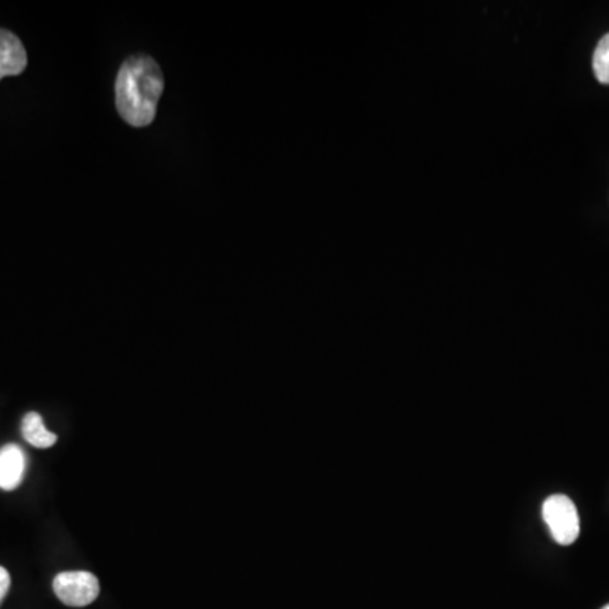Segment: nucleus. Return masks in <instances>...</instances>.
<instances>
[{
  "label": "nucleus",
  "mask_w": 609,
  "mask_h": 609,
  "mask_svg": "<svg viewBox=\"0 0 609 609\" xmlns=\"http://www.w3.org/2000/svg\"><path fill=\"white\" fill-rule=\"evenodd\" d=\"M165 80L160 66L148 56L124 61L116 80V104L122 119L134 127L154 121Z\"/></svg>",
  "instance_id": "nucleus-1"
},
{
  "label": "nucleus",
  "mask_w": 609,
  "mask_h": 609,
  "mask_svg": "<svg viewBox=\"0 0 609 609\" xmlns=\"http://www.w3.org/2000/svg\"><path fill=\"white\" fill-rule=\"evenodd\" d=\"M544 520L555 542L560 545H571L576 542L581 532V523L577 508L571 498L564 494H554L544 503Z\"/></svg>",
  "instance_id": "nucleus-2"
},
{
  "label": "nucleus",
  "mask_w": 609,
  "mask_h": 609,
  "mask_svg": "<svg viewBox=\"0 0 609 609\" xmlns=\"http://www.w3.org/2000/svg\"><path fill=\"white\" fill-rule=\"evenodd\" d=\"M53 591L66 606L83 608L99 598V579L92 572H61L53 581Z\"/></svg>",
  "instance_id": "nucleus-3"
},
{
  "label": "nucleus",
  "mask_w": 609,
  "mask_h": 609,
  "mask_svg": "<svg viewBox=\"0 0 609 609\" xmlns=\"http://www.w3.org/2000/svg\"><path fill=\"white\" fill-rule=\"evenodd\" d=\"M28 66V55L21 39L6 29H0V80L21 75Z\"/></svg>",
  "instance_id": "nucleus-4"
},
{
  "label": "nucleus",
  "mask_w": 609,
  "mask_h": 609,
  "mask_svg": "<svg viewBox=\"0 0 609 609\" xmlns=\"http://www.w3.org/2000/svg\"><path fill=\"white\" fill-rule=\"evenodd\" d=\"M26 456L16 444L4 445L0 449V489L12 491L24 479Z\"/></svg>",
  "instance_id": "nucleus-5"
},
{
  "label": "nucleus",
  "mask_w": 609,
  "mask_h": 609,
  "mask_svg": "<svg viewBox=\"0 0 609 609\" xmlns=\"http://www.w3.org/2000/svg\"><path fill=\"white\" fill-rule=\"evenodd\" d=\"M21 430L22 437L26 439V442H29L33 447H38V449H50L58 440L56 434L50 432L44 425L43 417L36 412L24 415Z\"/></svg>",
  "instance_id": "nucleus-6"
},
{
  "label": "nucleus",
  "mask_w": 609,
  "mask_h": 609,
  "mask_svg": "<svg viewBox=\"0 0 609 609\" xmlns=\"http://www.w3.org/2000/svg\"><path fill=\"white\" fill-rule=\"evenodd\" d=\"M593 70L599 82L609 85V34H606L596 46L593 56Z\"/></svg>",
  "instance_id": "nucleus-7"
},
{
  "label": "nucleus",
  "mask_w": 609,
  "mask_h": 609,
  "mask_svg": "<svg viewBox=\"0 0 609 609\" xmlns=\"http://www.w3.org/2000/svg\"><path fill=\"white\" fill-rule=\"evenodd\" d=\"M9 588H11V576H9L7 569L0 566V604L9 593Z\"/></svg>",
  "instance_id": "nucleus-8"
},
{
  "label": "nucleus",
  "mask_w": 609,
  "mask_h": 609,
  "mask_svg": "<svg viewBox=\"0 0 609 609\" xmlns=\"http://www.w3.org/2000/svg\"><path fill=\"white\" fill-rule=\"evenodd\" d=\"M603 609H609V604H608V606H604V608H603Z\"/></svg>",
  "instance_id": "nucleus-9"
}]
</instances>
